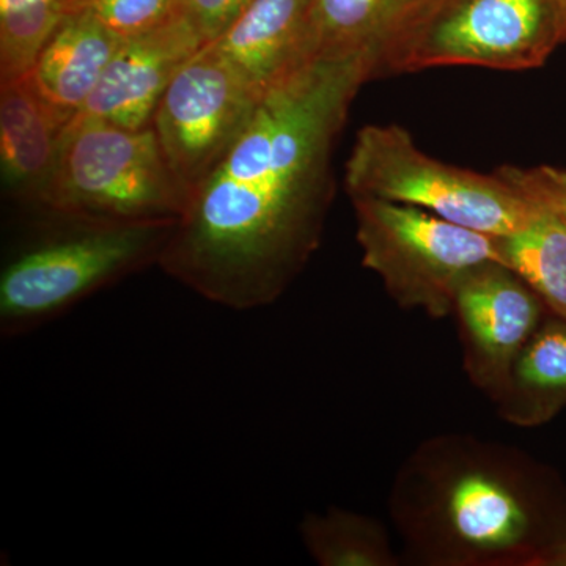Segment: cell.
<instances>
[{
  "label": "cell",
  "mask_w": 566,
  "mask_h": 566,
  "mask_svg": "<svg viewBox=\"0 0 566 566\" xmlns=\"http://www.w3.org/2000/svg\"><path fill=\"white\" fill-rule=\"evenodd\" d=\"M370 74L315 59L259 99L243 132L189 193L158 266L222 307L275 303L322 243L333 153Z\"/></svg>",
  "instance_id": "1"
},
{
  "label": "cell",
  "mask_w": 566,
  "mask_h": 566,
  "mask_svg": "<svg viewBox=\"0 0 566 566\" xmlns=\"http://www.w3.org/2000/svg\"><path fill=\"white\" fill-rule=\"evenodd\" d=\"M389 512L406 558L423 566H542L566 535L545 471L472 434L416 447L395 475Z\"/></svg>",
  "instance_id": "2"
},
{
  "label": "cell",
  "mask_w": 566,
  "mask_h": 566,
  "mask_svg": "<svg viewBox=\"0 0 566 566\" xmlns=\"http://www.w3.org/2000/svg\"><path fill=\"white\" fill-rule=\"evenodd\" d=\"M44 211L51 226L11 253L0 273V335L7 340L158 264L177 223L93 221Z\"/></svg>",
  "instance_id": "3"
},
{
  "label": "cell",
  "mask_w": 566,
  "mask_h": 566,
  "mask_svg": "<svg viewBox=\"0 0 566 566\" xmlns=\"http://www.w3.org/2000/svg\"><path fill=\"white\" fill-rule=\"evenodd\" d=\"M188 199L151 125L129 129L76 115L39 207L93 221H178Z\"/></svg>",
  "instance_id": "4"
},
{
  "label": "cell",
  "mask_w": 566,
  "mask_h": 566,
  "mask_svg": "<svg viewBox=\"0 0 566 566\" xmlns=\"http://www.w3.org/2000/svg\"><path fill=\"white\" fill-rule=\"evenodd\" d=\"M349 199L411 205L446 221L509 237L531 221L538 203L497 172L485 175L439 161L398 125H367L345 164Z\"/></svg>",
  "instance_id": "5"
},
{
  "label": "cell",
  "mask_w": 566,
  "mask_h": 566,
  "mask_svg": "<svg viewBox=\"0 0 566 566\" xmlns=\"http://www.w3.org/2000/svg\"><path fill=\"white\" fill-rule=\"evenodd\" d=\"M363 264L405 311L453 315L458 285L488 262L504 264L499 237L475 232L411 205L352 199Z\"/></svg>",
  "instance_id": "6"
},
{
  "label": "cell",
  "mask_w": 566,
  "mask_h": 566,
  "mask_svg": "<svg viewBox=\"0 0 566 566\" xmlns=\"http://www.w3.org/2000/svg\"><path fill=\"white\" fill-rule=\"evenodd\" d=\"M562 39L557 0H434L379 77L442 66L535 69Z\"/></svg>",
  "instance_id": "7"
},
{
  "label": "cell",
  "mask_w": 566,
  "mask_h": 566,
  "mask_svg": "<svg viewBox=\"0 0 566 566\" xmlns=\"http://www.w3.org/2000/svg\"><path fill=\"white\" fill-rule=\"evenodd\" d=\"M260 98L212 41L177 71L151 128L189 193L232 147Z\"/></svg>",
  "instance_id": "8"
},
{
  "label": "cell",
  "mask_w": 566,
  "mask_h": 566,
  "mask_svg": "<svg viewBox=\"0 0 566 566\" xmlns=\"http://www.w3.org/2000/svg\"><path fill=\"white\" fill-rule=\"evenodd\" d=\"M546 305L523 279L499 262L475 266L458 285L453 315L463 348V368L490 400L546 318Z\"/></svg>",
  "instance_id": "9"
},
{
  "label": "cell",
  "mask_w": 566,
  "mask_h": 566,
  "mask_svg": "<svg viewBox=\"0 0 566 566\" xmlns=\"http://www.w3.org/2000/svg\"><path fill=\"white\" fill-rule=\"evenodd\" d=\"M203 44L186 14L155 31L122 40L77 115L123 128H147L177 71Z\"/></svg>",
  "instance_id": "10"
},
{
  "label": "cell",
  "mask_w": 566,
  "mask_h": 566,
  "mask_svg": "<svg viewBox=\"0 0 566 566\" xmlns=\"http://www.w3.org/2000/svg\"><path fill=\"white\" fill-rule=\"evenodd\" d=\"M312 6L314 0H253L212 43L262 96L315 61Z\"/></svg>",
  "instance_id": "11"
},
{
  "label": "cell",
  "mask_w": 566,
  "mask_h": 566,
  "mask_svg": "<svg viewBox=\"0 0 566 566\" xmlns=\"http://www.w3.org/2000/svg\"><path fill=\"white\" fill-rule=\"evenodd\" d=\"M66 125L29 74L0 82V166L7 191L39 207Z\"/></svg>",
  "instance_id": "12"
},
{
  "label": "cell",
  "mask_w": 566,
  "mask_h": 566,
  "mask_svg": "<svg viewBox=\"0 0 566 566\" xmlns=\"http://www.w3.org/2000/svg\"><path fill=\"white\" fill-rule=\"evenodd\" d=\"M434 0H314L316 59L357 61L378 80L387 55Z\"/></svg>",
  "instance_id": "13"
},
{
  "label": "cell",
  "mask_w": 566,
  "mask_h": 566,
  "mask_svg": "<svg viewBox=\"0 0 566 566\" xmlns=\"http://www.w3.org/2000/svg\"><path fill=\"white\" fill-rule=\"evenodd\" d=\"M120 43L88 11L73 10L28 74L52 109L69 123L95 91Z\"/></svg>",
  "instance_id": "14"
},
{
  "label": "cell",
  "mask_w": 566,
  "mask_h": 566,
  "mask_svg": "<svg viewBox=\"0 0 566 566\" xmlns=\"http://www.w3.org/2000/svg\"><path fill=\"white\" fill-rule=\"evenodd\" d=\"M497 415L513 427L551 422L566 408V322L549 314L517 354L494 395Z\"/></svg>",
  "instance_id": "15"
},
{
  "label": "cell",
  "mask_w": 566,
  "mask_h": 566,
  "mask_svg": "<svg viewBox=\"0 0 566 566\" xmlns=\"http://www.w3.org/2000/svg\"><path fill=\"white\" fill-rule=\"evenodd\" d=\"M535 202L538 210L526 226L499 237L502 259L534 290L549 314L566 322V221L556 208Z\"/></svg>",
  "instance_id": "16"
},
{
  "label": "cell",
  "mask_w": 566,
  "mask_h": 566,
  "mask_svg": "<svg viewBox=\"0 0 566 566\" xmlns=\"http://www.w3.org/2000/svg\"><path fill=\"white\" fill-rule=\"evenodd\" d=\"M307 553L319 566H397L386 527L375 517L331 506L307 513L300 526Z\"/></svg>",
  "instance_id": "17"
},
{
  "label": "cell",
  "mask_w": 566,
  "mask_h": 566,
  "mask_svg": "<svg viewBox=\"0 0 566 566\" xmlns=\"http://www.w3.org/2000/svg\"><path fill=\"white\" fill-rule=\"evenodd\" d=\"M85 10L120 40L161 28L185 14L182 0H80Z\"/></svg>",
  "instance_id": "18"
},
{
  "label": "cell",
  "mask_w": 566,
  "mask_h": 566,
  "mask_svg": "<svg viewBox=\"0 0 566 566\" xmlns=\"http://www.w3.org/2000/svg\"><path fill=\"white\" fill-rule=\"evenodd\" d=\"M495 172L531 199L556 208L566 221V172L551 167L521 169L515 166L499 167Z\"/></svg>",
  "instance_id": "19"
},
{
  "label": "cell",
  "mask_w": 566,
  "mask_h": 566,
  "mask_svg": "<svg viewBox=\"0 0 566 566\" xmlns=\"http://www.w3.org/2000/svg\"><path fill=\"white\" fill-rule=\"evenodd\" d=\"M185 14L205 43L221 36L253 0H182Z\"/></svg>",
  "instance_id": "20"
},
{
  "label": "cell",
  "mask_w": 566,
  "mask_h": 566,
  "mask_svg": "<svg viewBox=\"0 0 566 566\" xmlns=\"http://www.w3.org/2000/svg\"><path fill=\"white\" fill-rule=\"evenodd\" d=\"M77 3L80 0H0V18L17 14L65 18Z\"/></svg>",
  "instance_id": "21"
},
{
  "label": "cell",
  "mask_w": 566,
  "mask_h": 566,
  "mask_svg": "<svg viewBox=\"0 0 566 566\" xmlns=\"http://www.w3.org/2000/svg\"><path fill=\"white\" fill-rule=\"evenodd\" d=\"M542 566H566V535L547 551Z\"/></svg>",
  "instance_id": "22"
},
{
  "label": "cell",
  "mask_w": 566,
  "mask_h": 566,
  "mask_svg": "<svg viewBox=\"0 0 566 566\" xmlns=\"http://www.w3.org/2000/svg\"><path fill=\"white\" fill-rule=\"evenodd\" d=\"M558 17H560L562 36L566 40V0H557Z\"/></svg>",
  "instance_id": "23"
}]
</instances>
